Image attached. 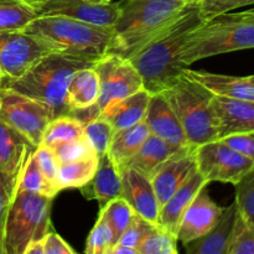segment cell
Returning <instances> with one entry per match:
<instances>
[{
    "instance_id": "cell-1",
    "label": "cell",
    "mask_w": 254,
    "mask_h": 254,
    "mask_svg": "<svg viewBox=\"0 0 254 254\" xmlns=\"http://www.w3.org/2000/svg\"><path fill=\"white\" fill-rule=\"evenodd\" d=\"M203 19L193 0H189L180 14L148 40L129 57L143 78L144 88L151 94L169 88L188 67L180 61L186 39Z\"/></svg>"
},
{
    "instance_id": "cell-2",
    "label": "cell",
    "mask_w": 254,
    "mask_h": 254,
    "mask_svg": "<svg viewBox=\"0 0 254 254\" xmlns=\"http://www.w3.org/2000/svg\"><path fill=\"white\" fill-rule=\"evenodd\" d=\"M24 30L51 52L92 62L108 52L113 37V27L54 15H39Z\"/></svg>"
},
{
    "instance_id": "cell-3",
    "label": "cell",
    "mask_w": 254,
    "mask_h": 254,
    "mask_svg": "<svg viewBox=\"0 0 254 254\" xmlns=\"http://www.w3.org/2000/svg\"><path fill=\"white\" fill-rule=\"evenodd\" d=\"M119 15L107 54L129 59L150 37L170 24L186 2L179 0H116Z\"/></svg>"
},
{
    "instance_id": "cell-4",
    "label": "cell",
    "mask_w": 254,
    "mask_h": 254,
    "mask_svg": "<svg viewBox=\"0 0 254 254\" xmlns=\"http://www.w3.org/2000/svg\"><path fill=\"white\" fill-rule=\"evenodd\" d=\"M94 62L66 55L51 54L42 57L16 79H2V86L21 93L49 108L52 117L68 116L66 91L72 74Z\"/></svg>"
},
{
    "instance_id": "cell-5",
    "label": "cell",
    "mask_w": 254,
    "mask_h": 254,
    "mask_svg": "<svg viewBox=\"0 0 254 254\" xmlns=\"http://www.w3.org/2000/svg\"><path fill=\"white\" fill-rule=\"evenodd\" d=\"M254 49V9L205 20L186 39L180 61L186 67L211 56Z\"/></svg>"
},
{
    "instance_id": "cell-6",
    "label": "cell",
    "mask_w": 254,
    "mask_h": 254,
    "mask_svg": "<svg viewBox=\"0 0 254 254\" xmlns=\"http://www.w3.org/2000/svg\"><path fill=\"white\" fill-rule=\"evenodd\" d=\"M164 94L180 121L189 144L193 148L217 140V127L212 111L215 94L184 73Z\"/></svg>"
},
{
    "instance_id": "cell-7",
    "label": "cell",
    "mask_w": 254,
    "mask_h": 254,
    "mask_svg": "<svg viewBox=\"0 0 254 254\" xmlns=\"http://www.w3.org/2000/svg\"><path fill=\"white\" fill-rule=\"evenodd\" d=\"M52 201L51 197L17 189L5 221L6 254H24L30 243L44 240L51 231Z\"/></svg>"
},
{
    "instance_id": "cell-8",
    "label": "cell",
    "mask_w": 254,
    "mask_h": 254,
    "mask_svg": "<svg viewBox=\"0 0 254 254\" xmlns=\"http://www.w3.org/2000/svg\"><path fill=\"white\" fill-rule=\"evenodd\" d=\"M0 119L37 148L42 143L47 124L54 117L41 103L2 86L0 89Z\"/></svg>"
},
{
    "instance_id": "cell-9",
    "label": "cell",
    "mask_w": 254,
    "mask_h": 254,
    "mask_svg": "<svg viewBox=\"0 0 254 254\" xmlns=\"http://www.w3.org/2000/svg\"><path fill=\"white\" fill-rule=\"evenodd\" d=\"M197 171L208 181H220L236 185L254 163L236 151L221 139L201 144L195 148Z\"/></svg>"
},
{
    "instance_id": "cell-10",
    "label": "cell",
    "mask_w": 254,
    "mask_h": 254,
    "mask_svg": "<svg viewBox=\"0 0 254 254\" xmlns=\"http://www.w3.org/2000/svg\"><path fill=\"white\" fill-rule=\"evenodd\" d=\"M99 78V111L111 102L124 98L144 88L143 78L129 59L106 54L93 64Z\"/></svg>"
},
{
    "instance_id": "cell-11",
    "label": "cell",
    "mask_w": 254,
    "mask_h": 254,
    "mask_svg": "<svg viewBox=\"0 0 254 254\" xmlns=\"http://www.w3.org/2000/svg\"><path fill=\"white\" fill-rule=\"evenodd\" d=\"M51 54L25 30L0 31V69L4 79H16L42 57Z\"/></svg>"
},
{
    "instance_id": "cell-12",
    "label": "cell",
    "mask_w": 254,
    "mask_h": 254,
    "mask_svg": "<svg viewBox=\"0 0 254 254\" xmlns=\"http://www.w3.org/2000/svg\"><path fill=\"white\" fill-rule=\"evenodd\" d=\"M39 15L64 16L98 26L113 27L119 15L116 1L101 4L88 0H50L36 11Z\"/></svg>"
},
{
    "instance_id": "cell-13",
    "label": "cell",
    "mask_w": 254,
    "mask_h": 254,
    "mask_svg": "<svg viewBox=\"0 0 254 254\" xmlns=\"http://www.w3.org/2000/svg\"><path fill=\"white\" fill-rule=\"evenodd\" d=\"M195 171H197V166L193 146L179 149L171 158L161 164L150 179L160 208Z\"/></svg>"
},
{
    "instance_id": "cell-14",
    "label": "cell",
    "mask_w": 254,
    "mask_h": 254,
    "mask_svg": "<svg viewBox=\"0 0 254 254\" xmlns=\"http://www.w3.org/2000/svg\"><path fill=\"white\" fill-rule=\"evenodd\" d=\"M206 188L198 191L181 218L176 237L183 245L205 236L222 215L225 207L218 206L210 197Z\"/></svg>"
},
{
    "instance_id": "cell-15",
    "label": "cell",
    "mask_w": 254,
    "mask_h": 254,
    "mask_svg": "<svg viewBox=\"0 0 254 254\" xmlns=\"http://www.w3.org/2000/svg\"><path fill=\"white\" fill-rule=\"evenodd\" d=\"M211 106L218 139L235 134H254V102L213 96Z\"/></svg>"
},
{
    "instance_id": "cell-16",
    "label": "cell",
    "mask_w": 254,
    "mask_h": 254,
    "mask_svg": "<svg viewBox=\"0 0 254 254\" xmlns=\"http://www.w3.org/2000/svg\"><path fill=\"white\" fill-rule=\"evenodd\" d=\"M121 175V197L129 203L134 212L145 220L159 225L160 205L150 179L131 168L123 169Z\"/></svg>"
},
{
    "instance_id": "cell-17",
    "label": "cell",
    "mask_w": 254,
    "mask_h": 254,
    "mask_svg": "<svg viewBox=\"0 0 254 254\" xmlns=\"http://www.w3.org/2000/svg\"><path fill=\"white\" fill-rule=\"evenodd\" d=\"M144 121L151 134L178 148L191 146L186 139L180 121L164 94H151Z\"/></svg>"
},
{
    "instance_id": "cell-18",
    "label": "cell",
    "mask_w": 254,
    "mask_h": 254,
    "mask_svg": "<svg viewBox=\"0 0 254 254\" xmlns=\"http://www.w3.org/2000/svg\"><path fill=\"white\" fill-rule=\"evenodd\" d=\"M35 146L22 134L0 119V171L11 178H21Z\"/></svg>"
},
{
    "instance_id": "cell-19",
    "label": "cell",
    "mask_w": 254,
    "mask_h": 254,
    "mask_svg": "<svg viewBox=\"0 0 254 254\" xmlns=\"http://www.w3.org/2000/svg\"><path fill=\"white\" fill-rule=\"evenodd\" d=\"M208 184L210 183L198 171H195L161 206L159 226L176 236L185 211L196 197L198 191Z\"/></svg>"
},
{
    "instance_id": "cell-20",
    "label": "cell",
    "mask_w": 254,
    "mask_h": 254,
    "mask_svg": "<svg viewBox=\"0 0 254 254\" xmlns=\"http://www.w3.org/2000/svg\"><path fill=\"white\" fill-rule=\"evenodd\" d=\"M98 158V168L93 178L79 188V191L86 200L98 201L99 208H103L109 201L121 197L122 175L108 154Z\"/></svg>"
},
{
    "instance_id": "cell-21",
    "label": "cell",
    "mask_w": 254,
    "mask_h": 254,
    "mask_svg": "<svg viewBox=\"0 0 254 254\" xmlns=\"http://www.w3.org/2000/svg\"><path fill=\"white\" fill-rule=\"evenodd\" d=\"M150 96L151 93L145 88L140 89L130 96L108 103L102 109L99 117L109 122L116 131L135 126L145 117Z\"/></svg>"
},
{
    "instance_id": "cell-22",
    "label": "cell",
    "mask_w": 254,
    "mask_h": 254,
    "mask_svg": "<svg viewBox=\"0 0 254 254\" xmlns=\"http://www.w3.org/2000/svg\"><path fill=\"white\" fill-rule=\"evenodd\" d=\"M237 215V205L233 201L230 206L223 208L217 223L205 236L184 245L188 254H227L228 243L232 235Z\"/></svg>"
},
{
    "instance_id": "cell-23",
    "label": "cell",
    "mask_w": 254,
    "mask_h": 254,
    "mask_svg": "<svg viewBox=\"0 0 254 254\" xmlns=\"http://www.w3.org/2000/svg\"><path fill=\"white\" fill-rule=\"evenodd\" d=\"M184 73L210 89L215 96L254 102V83L248 79V77L227 76L189 68H185Z\"/></svg>"
},
{
    "instance_id": "cell-24",
    "label": "cell",
    "mask_w": 254,
    "mask_h": 254,
    "mask_svg": "<svg viewBox=\"0 0 254 254\" xmlns=\"http://www.w3.org/2000/svg\"><path fill=\"white\" fill-rule=\"evenodd\" d=\"M179 149L181 148L171 145L159 136L150 133V135L146 138V140L136 151L135 155L127 163L126 168L135 169L136 171L151 179V176L160 168L161 164L171 158Z\"/></svg>"
},
{
    "instance_id": "cell-25",
    "label": "cell",
    "mask_w": 254,
    "mask_h": 254,
    "mask_svg": "<svg viewBox=\"0 0 254 254\" xmlns=\"http://www.w3.org/2000/svg\"><path fill=\"white\" fill-rule=\"evenodd\" d=\"M149 135L150 130L144 119L135 126L114 133L107 154L119 171L126 168L127 163L135 155Z\"/></svg>"
},
{
    "instance_id": "cell-26",
    "label": "cell",
    "mask_w": 254,
    "mask_h": 254,
    "mask_svg": "<svg viewBox=\"0 0 254 254\" xmlns=\"http://www.w3.org/2000/svg\"><path fill=\"white\" fill-rule=\"evenodd\" d=\"M98 97L99 78L93 66L77 69L72 74L66 91V104L69 112L94 106Z\"/></svg>"
},
{
    "instance_id": "cell-27",
    "label": "cell",
    "mask_w": 254,
    "mask_h": 254,
    "mask_svg": "<svg viewBox=\"0 0 254 254\" xmlns=\"http://www.w3.org/2000/svg\"><path fill=\"white\" fill-rule=\"evenodd\" d=\"M98 155L86 156L78 160L61 163L59 168L60 189H79L91 181L98 168Z\"/></svg>"
},
{
    "instance_id": "cell-28",
    "label": "cell",
    "mask_w": 254,
    "mask_h": 254,
    "mask_svg": "<svg viewBox=\"0 0 254 254\" xmlns=\"http://www.w3.org/2000/svg\"><path fill=\"white\" fill-rule=\"evenodd\" d=\"M83 136V123L71 116H61L54 118L47 124L44 136H42V144L52 146L62 141L74 140Z\"/></svg>"
},
{
    "instance_id": "cell-29",
    "label": "cell",
    "mask_w": 254,
    "mask_h": 254,
    "mask_svg": "<svg viewBox=\"0 0 254 254\" xmlns=\"http://www.w3.org/2000/svg\"><path fill=\"white\" fill-rule=\"evenodd\" d=\"M36 16V11L20 0H0V31L24 30Z\"/></svg>"
},
{
    "instance_id": "cell-30",
    "label": "cell",
    "mask_w": 254,
    "mask_h": 254,
    "mask_svg": "<svg viewBox=\"0 0 254 254\" xmlns=\"http://www.w3.org/2000/svg\"><path fill=\"white\" fill-rule=\"evenodd\" d=\"M101 211L103 212L104 218H106L107 223H108V226L112 230V233H113L114 246L118 242L124 231L130 225L135 212L129 206V203L122 197H117L114 200L109 201L106 205V207L101 208Z\"/></svg>"
},
{
    "instance_id": "cell-31",
    "label": "cell",
    "mask_w": 254,
    "mask_h": 254,
    "mask_svg": "<svg viewBox=\"0 0 254 254\" xmlns=\"http://www.w3.org/2000/svg\"><path fill=\"white\" fill-rule=\"evenodd\" d=\"M17 189L31 191V192L39 193V195L46 196V197L51 198H55L56 195H59V193L61 192L59 189L54 188V186L44 178L42 173L40 171L39 166H37L36 161H35L34 154H32V155L30 156L29 160H27L26 166H25L24 171H22L21 174V178H20Z\"/></svg>"
},
{
    "instance_id": "cell-32",
    "label": "cell",
    "mask_w": 254,
    "mask_h": 254,
    "mask_svg": "<svg viewBox=\"0 0 254 254\" xmlns=\"http://www.w3.org/2000/svg\"><path fill=\"white\" fill-rule=\"evenodd\" d=\"M227 254H254V223L237 210Z\"/></svg>"
},
{
    "instance_id": "cell-33",
    "label": "cell",
    "mask_w": 254,
    "mask_h": 254,
    "mask_svg": "<svg viewBox=\"0 0 254 254\" xmlns=\"http://www.w3.org/2000/svg\"><path fill=\"white\" fill-rule=\"evenodd\" d=\"M178 238L165 228L156 226L141 241L139 254H178Z\"/></svg>"
},
{
    "instance_id": "cell-34",
    "label": "cell",
    "mask_w": 254,
    "mask_h": 254,
    "mask_svg": "<svg viewBox=\"0 0 254 254\" xmlns=\"http://www.w3.org/2000/svg\"><path fill=\"white\" fill-rule=\"evenodd\" d=\"M83 128L84 135L88 139L94 153L98 156L108 153L112 139L116 133L111 123L101 117H97V118L89 121L88 123L83 124Z\"/></svg>"
},
{
    "instance_id": "cell-35",
    "label": "cell",
    "mask_w": 254,
    "mask_h": 254,
    "mask_svg": "<svg viewBox=\"0 0 254 254\" xmlns=\"http://www.w3.org/2000/svg\"><path fill=\"white\" fill-rule=\"evenodd\" d=\"M113 247V233L104 218L103 212L99 211L93 230L91 231L87 240L84 253L86 254H109Z\"/></svg>"
},
{
    "instance_id": "cell-36",
    "label": "cell",
    "mask_w": 254,
    "mask_h": 254,
    "mask_svg": "<svg viewBox=\"0 0 254 254\" xmlns=\"http://www.w3.org/2000/svg\"><path fill=\"white\" fill-rule=\"evenodd\" d=\"M238 212L254 223V166L235 185Z\"/></svg>"
},
{
    "instance_id": "cell-37",
    "label": "cell",
    "mask_w": 254,
    "mask_h": 254,
    "mask_svg": "<svg viewBox=\"0 0 254 254\" xmlns=\"http://www.w3.org/2000/svg\"><path fill=\"white\" fill-rule=\"evenodd\" d=\"M50 148L54 150L60 164L78 160V159L96 154L92 145L89 144L88 139L86 138V135L83 138L74 139V140L62 141V143L55 144V145L50 146Z\"/></svg>"
},
{
    "instance_id": "cell-38",
    "label": "cell",
    "mask_w": 254,
    "mask_h": 254,
    "mask_svg": "<svg viewBox=\"0 0 254 254\" xmlns=\"http://www.w3.org/2000/svg\"><path fill=\"white\" fill-rule=\"evenodd\" d=\"M34 159L39 166L40 171L42 173L44 178L51 184L54 188L60 189L59 185V168L60 161L57 160L54 150L45 144H40L34 151Z\"/></svg>"
},
{
    "instance_id": "cell-39",
    "label": "cell",
    "mask_w": 254,
    "mask_h": 254,
    "mask_svg": "<svg viewBox=\"0 0 254 254\" xmlns=\"http://www.w3.org/2000/svg\"><path fill=\"white\" fill-rule=\"evenodd\" d=\"M201 17L205 20L212 19L221 14L248 5H254V0H193Z\"/></svg>"
},
{
    "instance_id": "cell-40",
    "label": "cell",
    "mask_w": 254,
    "mask_h": 254,
    "mask_svg": "<svg viewBox=\"0 0 254 254\" xmlns=\"http://www.w3.org/2000/svg\"><path fill=\"white\" fill-rule=\"evenodd\" d=\"M156 226L159 225H155V223L150 222V221L145 220L144 217L139 216L138 213H135L133 220H131L130 225H129L128 228L124 231L123 235L121 236V238H119V241L117 243L123 246H128V247H131L134 248V250L138 251L141 241H143L144 238L150 233V231L153 230L154 227H156Z\"/></svg>"
},
{
    "instance_id": "cell-41",
    "label": "cell",
    "mask_w": 254,
    "mask_h": 254,
    "mask_svg": "<svg viewBox=\"0 0 254 254\" xmlns=\"http://www.w3.org/2000/svg\"><path fill=\"white\" fill-rule=\"evenodd\" d=\"M19 179L5 175L0 171V240H4L5 221L11 201L19 186Z\"/></svg>"
},
{
    "instance_id": "cell-42",
    "label": "cell",
    "mask_w": 254,
    "mask_h": 254,
    "mask_svg": "<svg viewBox=\"0 0 254 254\" xmlns=\"http://www.w3.org/2000/svg\"><path fill=\"white\" fill-rule=\"evenodd\" d=\"M221 140L254 163V134H235Z\"/></svg>"
},
{
    "instance_id": "cell-43",
    "label": "cell",
    "mask_w": 254,
    "mask_h": 254,
    "mask_svg": "<svg viewBox=\"0 0 254 254\" xmlns=\"http://www.w3.org/2000/svg\"><path fill=\"white\" fill-rule=\"evenodd\" d=\"M45 254H74L73 248L56 232L50 231L44 238Z\"/></svg>"
},
{
    "instance_id": "cell-44",
    "label": "cell",
    "mask_w": 254,
    "mask_h": 254,
    "mask_svg": "<svg viewBox=\"0 0 254 254\" xmlns=\"http://www.w3.org/2000/svg\"><path fill=\"white\" fill-rule=\"evenodd\" d=\"M24 254H45L44 240L34 241V242L30 243L25 250Z\"/></svg>"
},
{
    "instance_id": "cell-45",
    "label": "cell",
    "mask_w": 254,
    "mask_h": 254,
    "mask_svg": "<svg viewBox=\"0 0 254 254\" xmlns=\"http://www.w3.org/2000/svg\"><path fill=\"white\" fill-rule=\"evenodd\" d=\"M109 254H139V253L138 251L134 250V248L117 243V245H114L113 247L111 248Z\"/></svg>"
},
{
    "instance_id": "cell-46",
    "label": "cell",
    "mask_w": 254,
    "mask_h": 254,
    "mask_svg": "<svg viewBox=\"0 0 254 254\" xmlns=\"http://www.w3.org/2000/svg\"><path fill=\"white\" fill-rule=\"evenodd\" d=\"M20 1H22L24 4H26L27 6H30L31 9H34L35 11H37L42 5H45L47 1H50V0H20Z\"/></svg>"
},
{
    "instance_id": "cell-47",
    "label": "cell",
    "mask_w": 254,
    "mask_h": 254,
    "mask_svg": "<svg viewBox=\"0 0 254 254\" xmlns=\"http://www.w3.org/2000/svg\"><path fill=\"white\" fill-rule=\"evenodd\" d=\"M88 1L101 2V4H107V2H113V1H116V0H88Z\"/></svg>"
},
{
    "instance_id": "cell-48",
    "label": "cell",
    "mask_w": 254,
    "mask_h": 254,
    "mask_svg": "<svg viewBox=\"0 0 254 254\" xmlns=\"http://www.w3.org/2000/svg\"><path fill=\"white\" fill-rule=\"evenodd\" d=\"M248 77V79H250L251 82H253L254 83V74H252V76H247Z\"/></svg>"
},
{
    "instance_id": "cell-49",
    "label": "cell",
    "mask_w": 254,
    "mask_h": 254,
    "mask_svg": "<svg viewBox=\"0 0 254 254\" xmlns=\"http://www.w3.org/2000/svg\"><path fill=\"white\" fill-rule=\"evenodd\" d=\"M0 78H1V79H4V74H2L1 69H0Z\"/></svg>"
},
{
    "instance_id": "cell-50",
    "label": "cell",
    "mask_w": 254,
    "mask_h": 254,
    "mask_svg": "<svg viewBox=\"0 0 254 254\" xmlns=\"http://www.w3.org/2000/svg\"><path fill=\"white\" fill-rule=\"evenodd\" d=\"M1 87H2V79L0 78V89H1Z\"/></svg>"
},
{
    "instance_id": "cell-51",
    "label": "cell",
    "mask_w": 254,
    "mask_h": 254,
    "mask_svg": "<svg viewBox=\"0 0 254 254\" xmlns=\"http://www.w3.org/2000/svg\"><path fill=\"white\" fill-rule=\"evenodd\" d=\"M179 1H181V2H188L189 0H179Z\"/></svg>"
}]
</instances>
